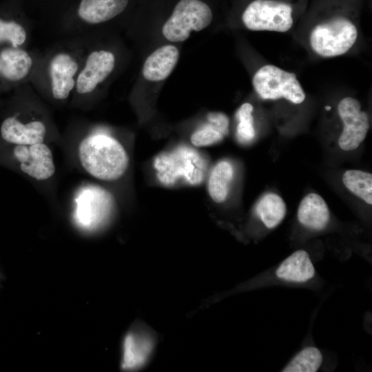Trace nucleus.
Masks as SVG:
<instances>
[{
	"label": "nucleus",
	"mask_w": 372,
	"mask_h": 372,
	"mask_svg": "<svg viewBox=\"0 0 372 372\" xmlns=\"http://www.w3.org/2000/svg\"><path fill=\"white\" fill-rule=\"evenodd\" d=\"M157 343L154 332L137 323L125 333L122 343L121 368L125 371L143 369L153 356Z\"/></svg>",
	"instance_id": "obj_14"
},
{
	"label": "nucleus",
	"mask_w": 372,
	"mask_h": 372,
	"mask_svg": "<svg viewBox=\"0 0 372 372\" xmlns=\"http://www.w3.org/2000/svg\"><path fill=\"white\" fill-rule=\"evenodd\" d=\"M72 141V156L80 169L94 179L113 182L128 169L129 154L110 129L87 121H76L66 131Z\"/></svg>",
	"instance_id": "obj_3"
},
{
	"label": "nucleus",
	"mask_w": 372,
	"mask_h": 372,
	"mask_svg": "<svg viewBox=\"0 0 372 372\" xmlns=\"http://www.w3.org/2000/svg\"><path fill=\"white\" fill-rule=\"evenodd\" d=\"M3 106H2V103L0 100V116H1V112H2V110H3Z\"/></svg>",
	"instance_id": "obj_26"
},
{
	"label": "nucleus",
	"mask_w": 372,
	"mask_h": 372,
	"mask_svg": "<svg viewBox=\"0 0 372 372\" xmlns=\"http://www.w3.org/2000/svg\"><path fill=\"white\" fill-rule=\"evenodd\" d=\"M291 5L276 0H254L243 12L245 25L251 30L284 32L293 25Z\"/></svg>",
	"instance_id": "obj_13"
},
{
	"label": "nucleus",
	"mask_w": 372,
	"mask_h": 372,
	"mask_svg": "<svg viewBox=\"0 0 372 372\" xmlns=\"http://www.w3.org/2000/svg\"><path fill=\"white\" fill-rule=\"evenodd\" d=\"M12 92L0 116V143L62 144L63 137L54 120L51 107L30 83Z\"/></svg>",
	"instance_id": "obj_2"
},
{
	"label": "nucleus",
	"mask_w": 372,
	"mask_h": 372,
	"mask_svg": "<svg viewBox=\"0 0 372 372\" xmlns=\"http://www.w3.org/2000/svg\"><path fill=\"white\" fill-rule=\"evenodd\" d=\"M322 354L315 347L300 350L282 369L283 372H315L322 362Z\"/></svg>",
	"instance_id": "obj_23"
},
{
	"label": "nucleus",
	"mask_w": 372,
	"mask_h": 372,
	"mask_svg": "<svg viewBox=\"0 0 372 372\" xmlns=\"http://www.w3.org/2000/svg\"><path fill=\"white\" fill-rule=\"evenodd\" d=\"M3 146L4 163L41 185L52 183L56 177V165L51 143H37L13 145L0 143Z\"/></svg>",
	"instance_id": "obj_6"
},
{
	"label": "nucleus",
	"mask_w": 372,
	"mask_h": 372,
	"mask_svg": "<svg viewBox=\"0 0 372 372\" xmlns=\"http://www.w3.org/2000/svg\"><path fill=\"white\" fill-rule=\"evenodd\" d=\"M212 18V11L204 1L180 0L163 25V34L170 41H183L192 30L200 31L207 28Z\"/></svg>",
	"instance_id": "obj_11"
},
{
	"label": "nucleus",
	"mask_w": 372,
	"mask_h": 372,
	"mask_svg": "<svg viewBox=\"0 0 372 372\" xmlns=\"http://www.w3.org/2000/svg\"><path fill=\"white\" fill-rule=\"evenodd\" d=\"M358 37L355 25L348 19L337 17L316 25L310 35L313 51L323 57H333L347 52Z\"/></svg>",
	"instance_id": "obj_9"
},
{
	"label": "nucleus",
	"mask_w": 372,
	"mask_h": 372,
	"mask_svg": "<svg viewBox=\"0 0 372 372\" xmlns=\"http://www.w3.org/2000/svg\"><path fill=\"white\" fill-rule=\"evenodd\" d=\"M114 198L106 189L85 184L74 195L72 218L82 231L94 232L108 222L114 208Z\"/></svg>",
	"instance_id": "obj_7"
},
{
	"label": "nucleus",
	"mask_w": 372,
	"mask_h": 372,
	"mask_svg": "<svg viewBox=\"0 0 372 372\" xmlns=\"http://www.w3.org/2000/svg\"><path fill=\"white\" fill-rule=\"evenodd\" d=\"M41 54L30 47L0 46V94L30 83Z\"/></svg>",
	"instance_id": "obj_10"
},
{
	"label": "nucleus",
	"mask_w": 372,
	"mask_h": 372,
	"mask_svg": "<svg viewBox=\"0 0 372 372\" xmlns=\"http://www.w3.org/2000/svg\"><path fill=\"white\" fill-rule=\"evenodd\" d=\"M93 37L88 43L78 74L70 107L87 110L99 87L114 72L116 64L114 53L99 46Z\"/></svg>",
	"instance_id": "obj_4"
},
{
	"label": "nucleus",
	"mask_w": 372,
	"mask_h": 372,
	"mask_svg": "<svg viewBox=\"0 0 372 372\" xmlns=\"http://www.w3.org/2000/svg\"><path fill=\"white\" fill-rule=\"evenodd\" d=\"M233 176L234 169L228 161H221L212 168L207 180V191L214 202L220 203L226 200Z\"/></svg>",
	"instance_id": "obj_20"
},
{
	"label": "nucleus",
	"mask_w": 372,
	"mask_h": 372,
	"mask_svg": "<svg viewBox=\"0 0 372 372\" xmlns=\"http://www.w3.org/2000/svg\"><path fill=\"white\" fill-rule=\"evenodd\" d=\"M227 135L215 123L208 121L207 123L192 134L190 141L194 147H206L220 142Z\"/></svg>",
	"instance_id": "obj_24"
},
{
	"label": "nucleus",
	"mask_w": 372,
	"mask_h": 372,
	"mask_svg": "<svg viewBox=\"0 0 372 372\" xmlns=\"http://www.w3.org/2000/svg\"><path fill=\"white\" fill-rule=\"evenodd\" d=\"M129 0H80L76 17L56 32L59 38L93 37L92 28L103 24L127 8Z\"/></svg>",
	"instance_id": "obj_8"
},
{
	"label": "nucleus",
	"mask_w": 372,
	"mask_h": 372,
	"mask_svg": "<svg viewBox=\"0 0 372 372\" xmlns=\"http://www.w3.org/2000/svg\"><path fill=\"white\" fill-rule=\"evenodd\" d=\"M338 114L344 123L338 143L344 151L359 147L369 129V116L361 110L360 102L353 97L342 99L338 106Z\"/></svg>",
	"instance_id": "obj_15"
},
{
	"label": "nucleus",
	"mask_w": 372,
	"mask_h": 372,
	"mask_svg": "<svg viewBox=\"0 0 372 372\" xmlns=\"http://www.w3.org/2000/svg\"><path fill=\"white\" fill-rule=\"evenodd\" d=\"M179 58V51L172 45L154 51L145 61L143 76L149 81H160L169 76Z\"/></svg>",
	"instance_id": "obj_16"
},
{
	"label": "nucleus",
	"mask_w": 372,
	"mask_h": 372,
	"mask_svg": "<svg viewBox=\"0 0 372 372\" xmlns=\"http://www.w3.org/2000/svg\"><path fill=\"white\" fill-rule=\"evenodd\" d=\"M153 165L158 182L167 187L179 183L199 185L205 180L208 167L205 158L187 145H178L158 154Z\"/></svg>",
	"instance_id": "obj_5"
},
{
	"label": "nucleus",
	"mask_w": 372,
	"mask_h": 372,
	"mask_svg": "<svg viewBox=\"0 0 372 372\" xmlns=\"http://www.w3.org/2000/svg\"><path fill=\"white\" fill-rule=\"evenodd\" d=\"M325 108H326V110H329L331 109V107L327 106Z\"/></svg>",
	"instance_id": "obj_27"
},
{
	"label": "nucleus",
	"mask_w": 372,
	"mask_h": 372,
	"mask_svg": "<svg viewBox=\"0 0 372 372\" xmlns=\"http://www.w3.org/2000/svg\"><path fill=\"white\" fill-rule=\"evenodd\" d=\"M297 217L304 227L313 230H322L329 222L330 212L324 199L317 194L311 193L301 200Z\"/></svg>",
	"instance_id": "obj_18"
},
{
	"label": "nucleus",
	"mask_w": 372,
	"mask_h": 372,
	"mask_svg": "<svg viewBox=\"0 0 372 372\" xmlns=\"http://www.w3.org/2000/svg\"><path fill=\"white\" fill-rule=\"evenodd\" d=\"M342 182L345 187L366 203L372 204V175L358 169H350L344 172Z\"/></svg>",
	"instance_id": "obj_22"
},
{
	"label": "nucleus",
	"mask_w": 372,
	"mask_h": 372,
	"mask_svg": "<svg viewBox=\"0 0 372 372\" xmlns=\"http://www.w3.org/2000/svg\"><path fill=\"white\" fill-rule=\"evenodd\" d=\"M252 111V105L245 103L236 112V118L239 121L236 127V135L238 140L243 143L251 141L255 136Z\"/></svg>",
	"instance_id": "obj_25"
},
{
	"label": "nucleus",
	"mask_w": 372,
	"mask_h": 372,
	"mask_svg": "<svg viewBox=\"0 0 372 372\" xmlns=\"http://www.w3.org/2000/svg\"><path fill=\"white\" fill-rule=\"evenodd\" d=\"M253 85L263 99L276 100L284 98L299 104L305 99L304 92L294 73L289 72L275 65H266L254 74Z\"/></svg>",
	"instance_id": "obj_12"
},
{
	"label": "nucleus",
	"mask_w": 372,
	"mask_h": 372,
	"mask_svg": "<svg viewBox=\"0 0 372 372\" xmlns=\"http://www.w3.org/2000/svg\"><path fill=\"white\" fill-rule=\"evenodd\" d=\"M256 213L267 228L273 229L285 217L286 204L280 196L269 193L258 201L256 207Z\"/></svg>",
	"instance_id": "obj_21"
},
{
	"label": "nucleus",
	"mask_w": 372,
	"mask_h": 372,
	"mask_svg": "<svg viewBox=\"0 0 372 372\" xmlns=\"http://www.w3.org/2000/svg\"><path fill=\"white\" fill-rule=\"evenodd\" d=\"M93 37L59 38L42 52L30 83L50 107L70 106L87 46Z\"/></svg>",
	"instance_id": "obj_1"
},
{
	"label": "nucleus",
	"mask_w": 372,
	"mask_h": 372,
	"mask_svg": "<svg viewBox=\"0 0 372 372\" xmlns=\"http://www.w3.org/2000/svg\"><path fill=\"white\" fill-rule=\"evenodd\" d=\"M32 30L25 22L0 17V46L28 48Z\"/></svg>",
	"instance_id": "obj_19"
},
{
	"label": "nucleus",
	"mask_w": 372,
	"mask_h": 372,
	"mask_svg": "<svg viewBox=\"0 0 372 372\" xmlns=\"http://www.w3.org/2000/svg\"><path fill=\"white\" fill-rule=\"evenodd\" d=\"M276 273L280 280L303 283L315 276L316 269L309 254L300 249L286 258L278 266Z\"/></svg>",
	"instance_id": "obj_17"
}]
</instances>
